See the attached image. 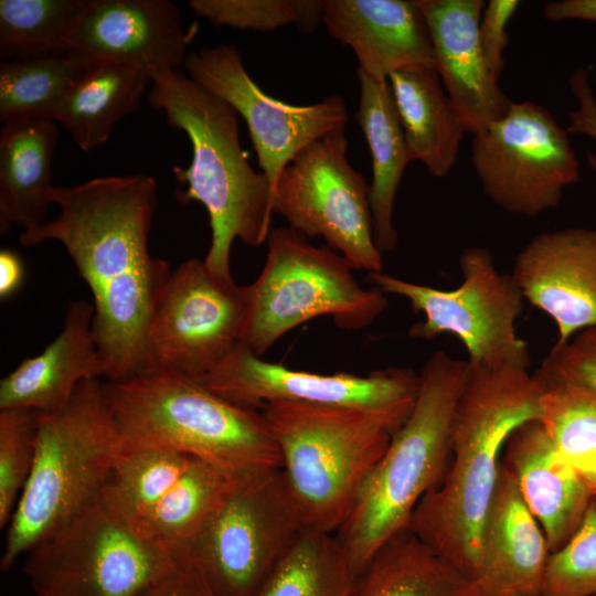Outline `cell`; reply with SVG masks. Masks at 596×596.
Masks as SVG:
<instances>
[{
    "label": "cell",
    "instance_id": "6da1fadb",
    "mask_svg": "<svg viewBox=\"0 0 596 596\" xmlns=\"http://www.w3.org/2000/svg\"><path fill=\"white\" fill-rule=\"evenodd\" d=\"M55 219L22 231L19 242L61 243L93 296V332L107 382L148 373V331L172 269L153 257L149 233L157 183L137 173L54 187Z\"/></svg>",
    "mask_w": 596,
    "mask_h": 596
},
{
    "label": "cell",
    "instance_id": "7a4b0ae2",
    "mask_svg": "<svg viewBox=\"0 0 596 596\" xmlns=\"http://www.w3.org/2000/svg\"><path fill=\"white\" fill-rule=\"evenodd\" d=\"M544 391L526 368L469 365L453 418L448 469L412 514L408 528L472 579L504 444L520 425L540 421Z\"/></svg>",
    "mask_w": 596,
    "mask_h": 596
},
{
    "label": "cell",
    "instance_id": "3957f363",
    "mask_svg": "<svg viewBox=\"0 0 596 596\" xmlns=\"http://www.w3.org/2000/svg\"><path fill=\"white\" fill-rule=\"evenodd\" d=\"M149 104L171 128L189 138L188 168L173 167L179 202L201 203L210 219L211 244L203 259L219 278L234 280L230 255L235 240L258 246L272 231V193L266 175L251 167L238 134V114L188 74L168 67L147 68Z\"/></svg>",
    "mask_w": 596,
    "mask_h": 596
},
{
    "label": "cell",
    "instance_id": "277c9868",
    "mask_svg": "<svg viewBox=\"0 0 596 596\" xmlns=\"http://www.w3.org/2000/svg\"><path fill=\"white\" fill-rule=\"evenodd\" d=\"M469 374L467 359L435 351L404 424L365 478L334 533L355 575L390 539L409 525L419 501L440 483L451 456V424Z\"/></svg>",
    "mask_w": 596,
    "mask_h": 596
},
{
    "label": "cell",
    "instance_id": "5b68a950",
    "mask_svg": "<svg viewBox=\"0 0 596 596\" xmlns=\"http://www.w3.org/2000/svg\"><path fill=\"white\" fill-rule=\"evenodd\" d=\"M104 385L123 451L166 448L237 477L280 468L262 411L232 403L196 379L150 372Z\"/></svg>",
    "mask_w": 596,
    "mask_h": 596
},
{
    "label": "cell",
    "instance_id": "8992f818",
    "mask_svg": "<svg viewBox=\"0 0 596 596\" xmlns=\"http://www.w3.org/2000/svg\"><path fill=\"white\" fill-rule=\"evenodd\" d=\"M35 454L9 521L1 571L94 501L121 454L104 381L84 380L70 402L39 413Z\"/></svg>",
    "mask_w": 596,
    "mask_h": 596
},
{
    "label": "cell",
    "instance_id": "52a82bcc",
    "mask_svg": "<svg viewBox=\"0 0 596 596\" xmlns=\"http://www.w3.org/2000/svg\"><path fill=\"white\" fill-rule=\"evenodd\" d=\"M309 529L336 533L409 414L276 402L260 408Z\"/></svg>",
    "mask_w": 596,
    "mask_h": 596
},
{
    "label": "cell",
    "instance_id": "ba28073f",
    "mask_svg": "<svg viewBox=\"0 0 596 596\" xmlns=\"http://www.w3.org/2000/svg\"><path fill=\"white\" fill-rule=\"evenodd\" d=\"M247 311L241 344L262 356L302 323L330 316L342 329L370 326L389 306L379 288H363L347 260L315 246L290 226L272 228L265 264L246 285Z\"/></svg>",
    "mask_w": 596,
    "mask_h": 596
},
{
    "label": "cell",
    "instance_id": "9c48e42d",
    "mask_svg": "<svg viewBox=\"0 0 596 596\" xmlns=\"http://www.w3.org/2000/svg\"><path fill=\"white\" fill-rule=\"evenodd\" d=\"M177 563L99 494L26 553L24 573L38 596H137Z\"/></svg>",
    "mask_w": 596,
    "mask_h": 596
},
{
    "label": "cell",
    "instance_id": "30bf717a",
    "mask_svg": "<svg viewBox=\"0 0 596 596\" xmlns=\"http://www.w3.org/2000/svg\"><path fill=\"white\" fill-rule=\"evenodd\" d=\"M307 525L280 468L238 477L180 552L217 596H253Z\"/></svg>",
    "mask_w": 596,
    "mask_h": 596
},
{
    "label": "cell",
    "instance_id": "8fae6325",
    "mask_svg": "<svg viewBox=\"0 0 596 596\" xmlns=\"http://www.w3.org/2000/svg\"><path fill=\"white\" fill-rule=\"evenodd\" d=\"M461 284L449 290L397 278L383 272L369 280L384 294L404 297L424 318L408 334L432 340L448 333L457 337L468 353L471 368H530L528 344L517 336L515 321L522 313L523 296L511 275L501 273L491 253L470 246L459 256Z\"/></svg>",
    "mask_w": 596,
    "mask_h": 596
},
{
    "label": "cell",
    "instance_id": "7c38bea8",
    "mask_svg": "<svg viewBox=\"0 0 596 596\" xmlns=\"http://www.w3.org/2000/svg\"><path fill=\"white\" fill-rule=\"evenodd\" d=\"M347 148L344 130H337L299 151L277 180L273 212L307 238H323L353 270L381 273L370 185L349 163Z\"/></svg>",
    "mask_w": 596,
    "mask_h": 596
},
{
    "label": "cell",
    "instance_id": "4fadbf2b",
    "mask_svg": "<svg viewBox=\"0 0 596 596\" xmlns=\"http://www.w3.org/2000/svg\"><path fill=\"white\" fill-rule=\"evenodd\" d=\"M471 149L483 193L509 213L536 216L554 209L579 181L570 132L533 102H511L503 116L473 135Z\"/></svg>",
    "mask_w": 596,
    "mask_h": 596
},
{
    "label": "cell",
    "instance_id": "5bb4252c",
    "mask_svg": "<svg viewBox=\"0 0 596 596\" xmlns=\"http://www.w3.org/2000/svg\"><path fill=\"white\" fill-rule=\"evenodd\" d=\"M246 311V286L219 278L204 260L182 262L152 316L148 373L193 379L209 373L240 344Z\"/></svg>",
    "mask_w": 596,
    "mask_h": 596
},
{
    "label": "cell",
    "instance_id": "9a60e30c",
    "mask_svg": "<svg viewBox=\"0 0 596 596\" xmlns=\"http://www.w3.org/2000/svg\"><path fill=\"white\" fill-rule=\"evenodd\" d=\"M196 380L232 403L257 409L289 402L409 414L419 389V375L407 368L320 374L265 361L241 343Z\"/></svg>",
    "mask_w": 596,
    "mask_h": 596
},
{
    "label": "cell",
    "instance_id": "2e32d148",
    "mask_svg": "<svg viewBox=\"0 0 596 596\" xmlns=\"http://www.w3.org/2000/svg\"><path fill=\"white\" fill-rule=\"evenodd\" d=\"M187 74L227 102L248 128L258 164L270 193L285 167L311 142L344 130L348 111L339 95L296 106L264 93L246 72L240 52L232 45L202 47L188 54Z\"/></svg>",
    "mask_w": 596,
    "mask_h": 596
},
{
    "label": "cell",
    "instance_id": "e0dca14e",
    "mask_svg": "<svg viewBox=\"0 0 596 596\" xmlns=\"http://www.w3.org/2000/svg\"><path fill=\"white\" fill-rule=\"evenodd\" d=\"M194 32L184 30L169 0H86L67 51L84 66L113 62L178 70Z\"/></svg>",
    "mask_w": 596,
    "mask_h": 596
},
{
    "label": "cell",
    "instance_id": "ac0fdd59",
    "mask_svg": "<svg viewBox=\"0 0 596 596\" xmlns=\"http://www.w3.org/2000/svg\"><path fill=\"white\" fill-rule=\"evenodd\" d=\"M511 276L523 298L554 321L557 344L596 327V228L536 235L517 255Z\"/></svg>",
    "mask_w": 596,
    "mask_h": 596
},
{
    "label": "cell",
    "instance_id": "d6986e66",
    "mask_svg": "<svg viewBox=\"0 0 596 596\" xmlns=\"http://www.w3.org/2000/svg\"><path fill=\"white\" fill-rule=\"evenodd\" d=\"M436 55V70L466 130L473 135L503 116L511 100L490 72L480 44L482 0H417Z\"/></svg>",
    "mask_w": 596,
    "mask_h": 596
},
{
    "label": "cell",
    "instance_id": "ffe728a7",
    "mask_svg": "<svg viewBox=\"0 0 596 596\" xmlns=\"http://www.w3.org/2000/svg\"><path fill=\"white\" fill-rule=\"evenodd\" d=\"M322 22L333 39L353 50L359 68L377 82L402 70L436 68L417 0H324Z\"/></svg>",
    "mask_w": 596,
    "mask_h": 596
},
{
    "label": "cell",
    "instance_id": "44dd1931",
    "mask_svg": "<svg viewBox=\"0 0 596 596\" xmlns=\"http://www.w3.org/2000/svg\"><path fill=\"white\" fill-rule=\"evenodd\" d=\"M550 554L517 478L501 461L481 526L473 581L482 596L541 595Z\"/></svg>",
    "mask_w": 596,
    "mask_h": 596
},
{
    "label": "cell",
    "instance_id": "7402d4cb",
    "mask_svg": "<svg viewBox=\"0 0 596 596\" xmlns=\"http://www.w3.org/2000/svg\"><path fill=\"white\" fill-rule=\"evenodd\" d=\"M501 461L517 478L550 552L563 547L582 523L593 493L556 450L540 421L526 422L511 433Z\"/></svg>",
    "mask_w": 596,
    "mask_h": 596
},
{
    "label": "cell",
    "instance_id": "603a6c76",
    "mask_svg": "<svg viewBox=\"0 0 596 596\" xmlns=\"http://www.w3.org/2000/svg\"><path fill=\"white\" fill-rule=\"evenodd\" d=\"M93 319L92 304L71 301L58 336L40 354L23 360L1 380L0 409L55 412L70 402L81 382L103 379Z\"/></svg>",
    "mask_w": 596,
    "mask_h": 596
},
{
    "label": "cell",
    "instance_id": "cb8c5ba5",
    "mask_svg": "<svg viewBox=\"0 0 596 596\" xmlns=\"http://www.w3.org/2000/svg\"><path fill=\"white\" fill-rule=\"evenodd\" d=\"M53 121L4 124L0 132V232L46 222L53 203L51 168L58 140Z\"/></svg>",
    "mask_w": 596,
    "mask_h": 596
},
{
    "label": "cell",
    "instance_id": "d4e9b609",
    "mask_svg": "<svg viewBox=\"0 0 596 596\" xmlns=\"http://www.w3.org/2000/svg\"><path fill=\"white\" fill-rule=\"evenodd\" d=\"M360 98L354 119L372 157L370 205L374 241L383 254L397 243L393 211L407 164L413 161L389 82H377L358 68Z\"/></svg>",
    "mask_w": 596,
    "mask_h": 596
},
{
    "label": "cell",
    "instance_id": "484cf974",
    "mask_svg": "<svg viewBox=\"0 0 596 596\" xmlns=\"http://www.w3.org/2000/svg\"><path fill=\"white\" fill-rule=\"evenodd\" d=\"M387 82L413 160H421L434 177L447 175L467 130L437 70H402Z\"/></svg>",
    "mask_w": 596,
    "mask_h": 596
},
{
    "label": "cell",
    "instance_id": "4316f807",
    "mask_svg": "<svg viewBox=\"0 0 596 596\" xmlns=\"http://www.w3.org/2000/svg\"><path fill=\"white\" fill-rule=\"evenodd\" d=\"M350 596L482 595L472 578L406 528L355 575Z\"/></svg>",
    "mask_w": 596,
    "mask_h": 596
},
{
    "label": "cell",
    "instance_id": "83f0119b",
    "mask_svg": "<svg viewBox=\"0 0 596 596\" xmlns=\"http://www.w3.org/2000/svg\"><path fill=\"white\" fill-rule=\"evenodd\" d=\"M150 86L147 70L113 62L88 65L71 84L56 121L81 150L92 151L138 109Z\"/></svg>",
    "mask_w": 596,
    "mask_h": 596
},
{
    "label": "cell",
    "instance_id": "f1b7e54d",
    "mask_svg": "<svg viewBox=\"0 0 596 596\" xmlns=\"http://www.w3.org/2000/svg\"><path fill=\"white\" fill-rule=\"evenodd\" d=\"M237 478L191 457L179 480L135 529L175 554L199 534Z\"/></svg>",
    "mask_w": 596,
    "mask_h": 596
},
{
    "label": "cell",
    "instance_id": "f546056e",
    "mask_svg": "<svg viewBox=\"0 0 596 596\" xmlns=\"http://www.w3.org/2000/svg\"><path fill=\"white\" fill-rule=\"evenodd\" d=\"M85 67L67 50L1 61L0 121L55 123L71 84Z\"/></svg>",
    "mask_w": 596,
    "mask_h": 596
},
{
    "label": "cell",
    "instance_id": "4dcf8cb0",
    "mask_svg": "<svg viewBox=\"0 0 596 596\" xmlns=\"http://www.w3.org/2000/svg\"><path fill=\"white\" fill-rule=\"evenodd\" d=\"M353 581L336 534L307 528L253 596H350Z\"/></svg>",
    "mask_w": 596,
    "mask_h": 596
},
{
    "label": "cell",
    "instance_id": "1f68e13d",
    "mask_svg": "<svg viewBox=\"0 0 596 596\" xmlns=\"http://www.w3.org/2000/svg\"><path fill=\"white\" fill-rule=\"evenodd\" d=\"M190 459L166 448L121 451L100 497L136 526L179 480Z\"/></svg>",
    "mask_w": 596,
    "mask_h": 596
},
{
    "label": "cell",
    "instance_id": "d6a6232c",
    "mask_svg": "<svg viewBox=\"0 0 596 596\" xmlns=\"http://www.w3.org/2000/svg\"><path fill=\"white\" fill-rule=\"evenodd\" d=\"M85 2L1 0V61L67 50Z\"/></svg>",
    "mask_w": 596,
    "mask_h": 596
},
{
    "label": "cell",
    "instance_id": "836d02e7",
    "mask_svg": "<svg viewBox=\"0 0 596 596\" xmlns=\"http://www.w3.org/2000/svg\"><path fill=\"white\" fill-rule=\"evenodd\" d=\"M540 422L560 455L596 496V394L576 386L546 387Z\"/></svg>",
    "mask_w": 596,
    "mask_h": 596
},
{
    "label": "cell",
    "instance_id": "e575fe53",
    "mask_svg": "<svg viewBox=\"0 0 596 596\" xmlns=\"http://www.w3.org/2000/svg\"><path fill=\"white\" fill-rule=\"evenodd\" d=\"M195 15L216 26L272 32L294 24L305 33L322 21L321 0H190Z\"/></svg>",
    "mask_w": 596,
    "mask_h": 596
},
{
    "label": "cell",
    "instance_id": "d590c367",
    "mask_svg": "<svg viewBox=\"0 0 596 596\" xmlns=\"http://www.w3.org/2000/svg\"><path fill=\"white\" fill-rule=\"evenodd\" d=\"M38 412L0 409V525L9 523L30 476L34 454Z\"/></svg>",
    "mask_w": 596,
    "mask_h": 596
},
{
    "label": "cell",
    "instance_id": "8d00e7d4",
    "mask_svg": "<svg viewBox=\"0 0 596 596\" xmlns=\"http://www.w3.org/2000/svg\"><path fill=\"white\" fill-rule=\"evenodd\" d=\"M596 593V496L582 523L560 550L550 554L542 596H590Z\"/></svg>",
    "mask_w": 596,
    "mask_h": 596
},
{
    "label": "cell",
    "instance_id": "74e56055",
    "mask_svg": "<svg viewBox=\"0 0 596 596\" xmlns=\"http://www.w3.org/2000/svg\"><path fill=\"white\" fill-rule=\"evenodd\" d=\"M534 375L545 389L567 385L596 394V327L555 343Z\"/></svg>",
    "mask_w": 596,
    "mask_h": 596
},
{
    "label": "cell",
    "instance_id": "f35d334b",
    "mask_svg": "<svg viewBox=\"0 0 596 596\" xmlns=\"http://www.w3.org/2000/svg\"><path fill=\"white\" fill-rule=\"evenodd\" d=\"M520 6L518 0H490L482 12L479 38L486 63L499 81L504 68L503 52L509 43L507 25Z\"/></svg>",
    "mask_w": 596,
    "mask_h": 596
},
{
    "label": "cell",
    "instance_id": "ab89813d",
    "mask_svg": "<svg viewBox=\"0 0 596 596\" xmlns=\"http://www.w3.org/2000/svg\"><path fill=\"white\" fill-rule=\"evenodd\" d=\"M568 85L577 100V107L568 113L570 134L583 135L596 140V96L587 67L577 68L570 77ZM588 166L596 173V152L587 151Z\"/></svg>",
    "mask_w": 596,
    "mask_h": 596
},
{
    "label": "cell",
    "instance_id": "60d3db41",
    "mask_svg": "<svg viewBox=\"0 0 596 596\" xmlns=\"http://www.w3.org/2000/svg\"><path fill=\"white\" fill-rule=\"evenodd\" d=\"M177 556L175 567L137 596H217L196 565Z\"/></svg>",
    "mask_w": 596,
    "mask_h": 596
},
{
    "label": "cell",
    "instance_id": "b9f144b4",
    "mask_svg": "<svg viewBox=\"0 0 596 596\" xmlns=\"http://www.w3.org/2000/svg\"><path fill=\"white\" fill-rule=\"evenodd\" d=\"M550 21L583 20L596 23V0H557L544 6Z\"/></svg>",
    "mask_w": 596,
    "mask_h": 596
},
{
    "label": "cell",
    "instance_id": "7bdbcfd3",
    "mask_svg": "<svg viewBox=\"0 0 596 596\" xmlns=\"http://www.w3.org/2000/svg\"><path fill=\"white\" fill-rule=\"evenodd\" d=\"M24 277L20 256L9 249L0 252V298L7 299L21 286Z\"/></svg>",
    "mask_w": 596,
    "mask_h": 596
},
{
    "label": "cell",
    "instance_id": "ee69618b",
    "mask_svg": "<svg viewBox=\"0 0 596 596\" xmlns=\"http://www.w3.org/2000/svg\"><path fill=\"white\" fill-rule=\"evenodd\" d=\"M590 596H596V593H595V594H593V595H590Z\"/></svg>",
    "mask_w": 596,
    "mask_h": 596
},
{
    "label": "cell",
    "instance_id": "f6af8a7d",
    "mask_svg": "<svg viewBox=\"0 0 596 596\" xmlns=\"http://www.w3.org/2000/svg\"><path fill=\"white\" fill-rule=\"evenodd\" d=\"M534 596H542V595H534Z\"/></svg>",
    "mask_w": 596,
    "mask_h": 596
},
{
    "label": "cell",
    "instance_id": "bcb514c9",
    "mask_svg": "<svg viewBox=\"0 0 596 596\" xmlns=\"http://www.w3.org/2000/svg\"><path fill=\"white\" fill-rule=\"evenodd\" d=\"M35 596H38V595H35Z\"/></svg>",
    "mask_w": 596,
    "mask_h": 596
}]
</instances>
